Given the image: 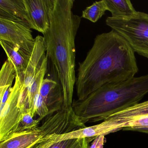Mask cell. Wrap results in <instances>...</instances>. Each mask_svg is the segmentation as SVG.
Instances as JSON below:
<instances>
[{"instance_id": "1", "label": "cell", "mask_w": 148, "mask_h": 148, "mask_svg": "<svg viewBox=\"0 0 148 148\" xmlns=\"http://www.w3.org/2000/svg\"><path fill=\"white\" fill-rule=\"evenodd\" d=\"M138 71L135 52L123 37L112 30L98 34L84 60L79 63L78 100L101 87L132 78Z\"/></svg>"}, {"instance_id": "2", "label": "cell", "mask_w": 148, "mask_h": 148, "mask_svg": "<svg viewBox=\"0 0 148 148\" xmlns=\"http://www.w3.org/2000/svg\"><path fill=\"white\" fill-rule=\"evenodd\" d=\"M74 0H55L50 28L44 37L46 54L53 66L63 94V107L71 108L75 72V38L81 17L73 13Z\"/></svg>"}, {"instance_id": "3", "label": "cell", "mask_w": 148, "mask_h": 148, "mask_svg": "<svg viewBox=\"0 0 148 148\" xmlns=\"http://www.w3.org/2000/svg\"><path fill=\"white\" fill-rule=\"evenodd\" d=\"M148 94L147 74L101 87L84 100H73L72 108L84 124L95 123L103 121L113 113L140 103Z\"/></svg>"}, {"instance_id": "4", "label": "cell", "mask_w": 148, "mask_h": 148, "mask_svg": "<svg viewBox=\"0 0 148 148\" xmlns=\"http://www.w3.org/2000/svg\"><path fill=\"white\" fill-rule=\"evenodd\" d=\"M85 127L72 107L62 108L49 114L41 125L34 129L16 132L0 140V148H31L44 141L47 136L65 134Z\"/></svg>"}, {"instance_id": "5", "label": "cell", "mask_w": 148, "mask_h": 148, "mask_svg": "<svg viewBox=\"0 0 148 148\" xmlns=\"http://www.w3.org/2000/svg\"><path fill=\"white\" fill-rule=\"evenodd\" d=\"M106 24L124 38L135 53L148 58V14L126 18L108 17Z\"/></svg>"}, {"instance_id": "6", "label": "cell", "mask_w": 148, "mask_h": 148, "mask_svg": "<svg viewBox=\"0 0 148 148\" xmlns=\"http://www.w3.org/2000/svg\"><path fill=\"white\" fill-rule=\"evenodd\" d=\"M24 79L16 75L15 83L4 105L0 106V140L17 131L25 110L19 105Z\"/></svg>"}, {"instance_id": "7", "label": "cell", "mask_w": 148, "mask_h": 148, "mask_svg": "<svg viewBox=\"0 0 148 148\" xmlns=\"http://www.w3.org/2000/svg\"><path fill=\"white\" fill-rule=\"evenodd\" d=\"M27 21L0 17V40L9 42L31 57L35 44Z\"/></svg>"}, {"instance_id": "8", "label": "cell", "mask_w": 148, "mask_h": 148, "mask_svg": "<svg viewBox=\"0 0 148 148\" xmlns=\"http://www.w3.org/2000/svg\"><path fill=\"white\" fill-rule=\"evenodd\" d=\"M148 115V100L117 112L108 116L100 123L105 136L130 126L132 122Z\"/></svg>"}, {"instance_id": "9", "label": "cell", "mask_w": 148, "mask_h": 148, "mask_svg": "<svg viewBox=\"0 0 148 148\" xmlns=\"http://www.w3.org/2000/svg\"><path fill=\"white\" fill-rule=\"evenodd\" d=\"M55 0H24L26 21L31 29L45 34L50 27V14Z\"/></svg>"}, {"instance_id": "10", "label": "cell", "mask_w": 148, "mask_h": 148, "mask_svg": "<svg viewBox=\"0 0 148 148\" xmlns=\"http://www.w3.org/2000/svg\"><path fill=\"white\" fill-rule=\"evenodd\" d=\"M35 39V45L24 74L21 93L25 96H27V88L39 71L46 53V45L44 37L38 35Z\"/></svg>"}, {"instance_id": "11", "label": "cell", "mask_w": 148, "mask_h": 148, "mask_svg": "<svg viewBox=\"0 0 148 148\" xmlns=\"http://www.w3.org/2000/svg\"><path fill=\"white\" fill-rule=\"evenodd\" d=\"M40 93L49 108L50 114L62 109L63 103L62 90L57 81L50 79H44Z\"/></svg>"}, {"instance_id": "12", "label": "cell", "mask_w": 148, "mask_h": 148, "mask_svg": "<svg viewBox=\"0 0 148 148\" xmlns=\"http://www.w3.org/2000/svg\"><path fill=\"white\" fill-rule=\"evenodd\" d=\"M0 44L6 54L8 59L13 65L16 75L24 79V74L31 57L24 53L17 47L9 42L0 40Z\"/></svg>"}, {"instance_id": "13", "label": "cell", "mask_w": 148, "mask_h": 148, "mask_svg": "<svg viewBox=\"0 0 148 148\" xmlns=\"http://www.w3.org/2000/svg\"><path fill=\"white\" fill-rule=\"evenodd\" d=\"M15 68L12 62L7 60L0 72V106L4 105L11 92L13 82L16 78Z\"/></svg>"}, {"instance_id": "14", "label": "cell", "mask_w": 148, "mask_h": 148, "mask_svg": "<svg viewBox=\"0 0 148 148\" xmlns=\"http://www.w3.org/2000/svg\"><path fill=\"white\" fill-rule=\"evenodd\" d=\"M0 17L27 21L24 0H0Z\"/></svg>"}, {"instance_id": "15", "label": "cell", "mask_w": 148, "mask_h": 148, "mask_svg": "<svg viewBox=\"0 0 148 148\" xmlns=\"http://www.w3.org/2000/svg\"><path fill=\"white\" fill-rule=\"evenodd\" d=\"M107 10L113 18H126L137 14L131 1L129 0H105Z\"/></svg>"}, {"instance_id": "16", "label": "cell", "mask_w": 148, "mask_h": 148, "mask_svg": "<svg viewBox=\"0 0 148 148\" xmlns=\"http://www.w3.org/2000/svg\"><path fill=\"white\" fill-rule=\"evenodd\" d=\"M48 61V57L46 54L45 57L42 62V64L39 71L36 74L33 81L27 89V92L28 108L32 112V115L33 117L36 114L35 110H34L35 98L37 93L40 89L42 81L45 79V75L47 70Z\"/></svg>"}, {"instance_id": "17", "label": "cell", "mask_w": 148, "mask_h": 148, "mask_svg": "<svg viewBox=\"0 0 148 148\" xmlns=\"http://www.w3.org/2000/svg\"><path fill=\"white\" fill-rule=\"evenodd\" d=\"M106 11L107 7L105 0L96 1L83 11L81 17L96 23L103 17Z\"/></svg>"}, {"instance_id": "18", "label": "cell", "mask_w": 148, "mask_h": 148, "mask_svg": "<svg viewBox=\"0 0 148 148\" xmlns=\"http://www.w3.org/2000/svg\"><path fill=\"white\" fill-rule=\"evenodd\" d=\"M76 139L56 142L49 135L43 142L35 145L31 148H71Z\"/></svg>"}, {"instance_id": "19", "label": "cell", "mask_w": 148, "mask_h": 148, "mask_svg": "<svg viewBox=\"0 0 148 148\" xmlns=\"http://www.w3.org/2000/svg\"><path fill=\"white\" fill-rule=\"evenodd\" d=\"M40 122L38 119H34L32 112L30 109H27L23 113L21 122L15 132L36 128L39 125Z\"/></svg>"}, {"instance_id": "20", "label": "cell", "mask_w": 148, "mask_h": 148, "mask_svg": "<svg viewBox=\"0 0 148 148\" xmlns=\"http://www.w3.org/2000/svg\"><path fill=\"white\" fill-rule=\"evenodd\" d=\"M40 89L35 98L34 110L36 114L37 113L39 116L38 119L40 121L48 116L50 114V112L47 105L44 101L42 96L40 93Z\"/></svg>"}, {"instance_id": "21", "label": "cell", "mask_w": 148, "mask_h": 148, "mask_svg": "<svg viewBox=\"0 0 148 148\" xmlns=\"http://www.w3.org/2000/svg\"><path fill=\"white\" fill-rule=\"evenodd\" d=\"M106 142L105 136L99 135L93 140L89 148H103L104 145Z\"/></svg>"}, {"instance_id": "22", "label": "cell", "mask_w": 148, "mask_h": 148, "mask_svg": "<svg viewBox=\"0 0 148 148\" xmlns=\"http://www.w3.org/2000/svg\"><path fill=\"white\" fill-rule=\"evenodd\" d=\"M92 140L90 138H78L71 148H89V143Z\"/></svg>"}, {"instance_id": "23", "label": "cell", "mask_w": 148, "mask_h": 148, "mask_svg": "<svg viewBox=\"0 0 148 148\" xmlns=\"http://www.w3.org/2000/svg\"><path fill=\"white\" fill-rule=\"evenodd\" d=\"M131 131H134L139 132H143V133L148 134V128H139V129H135L131 130Z\"/></svg>"}]
</instances>
